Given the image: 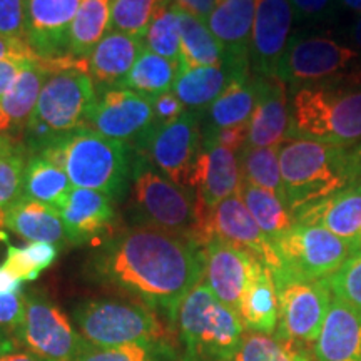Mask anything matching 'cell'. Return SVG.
Returning a JSON list of instances; mask_svg holds the SVG:
<instances>
[{"instance_id":"6da1fadb","label":"cell","mask_w":361,"mask_h":361,"mask_svg":"<svg viewBox=\"0 0 361 361\" xmlns=\"http://www.w3.org/2000/svg\"><path fill=\"white\" fill-rule=\"evenodd\" d=\"M204 252L196 241L142 224L104 239L90 259L94 278L171 323L188 293L204 279Z\"/></svg>"},{"instance_id":"7a4b0ae2","label":"cell","mask_w":361,"mask_h":361,"mask_svg":"<svg viewBox=\"0 0 361 361\" xmlns=\"http://www.w3.org/2000/svg\"><path fill=\"white\" fill-rule=\"evenodd\" d=\"M361 166V144L333 146L311 139L288 137L279 144L284 204L293 214L356 186Z\"/></svg>"},{"instance_id":"3957f363","label":"cell","mask_w":361,"mask_h":361,"mask_svg":"<svg viewBox=\"0 0 361 361\" xmlns=\"http://www.w3.org/2000/svg\"><path fill=\"white\" fill-rule=\"evenodd\" d=\"M290 137L333 146L361 144V90L333 80L296 89L290 104Z\"/></svg>"},{"instance_id":"277c9868","label":"cell","mask_w":361,"mask_h":361,"mask_svg":"<svg viewBox=\"0 0 361 361\" xmlns=\"http://www.w3.org/2000/svg\"><path fill=\"white\" fill-rule=\"evenodd\" d=\"M97 102V90L89 74V62L52 72L45 80L24 139L30 151H42L57 139L87 129Z\"/></svg>"},{"instance_id":"5b68a950","label":"cell","mask_w":361,"mask_h":361,"mask_svg":"<svg viewBox=\"0 0 361 361\" xmlns=\"http://www.w3.org/2000/svg\"><path fill=\"white\" fill-rule=\"evenodd\" d=\"M69 176L72 186L92 189L116 200L129 178V147L119 141L79 129L57 139L39 152Z\"/></svg>"},{"instance_id":"8992f818","label":"cell","mask_w":361,"mask_h":361,"mask_svg":"<svg viewBox=\"0 0 361 361\" xmlns=\"http://www.w3.org/2000/svg\"><path fill=\"white\" fill-rule=\"evenodd\" d=\"M176 323L184 361H233L245 336L239 314L221 303L204 281L184 298Z\"/></svg>"},{"instance_id":"52a82bcc","label":"cell","mask_w":361,"mask_h":361,"mask_svg":"<svg viewBox=\"0 0 361 361\" xmlns=\"http://www.w3.org/2000/svg\"><path fill=\"white\" fill-rule=\"evenodd\" d=\"M133 202L142 226L189 238L202 247L206 213L191 189L178 186L161 173L141 166L134 174Z\"/></svg>"},{"instance_id":"ba28073f","label":"cell","mask_w":361,"mask_h":361,"mask_svg":"<svg viewBox=\"0 0 361 361\" xmlns=\"http://www.w3.org/2000/svg\"><path fill=\"white\" fill-rule=\"evenodd\" d=\"M74 322L90 345L102 348L129 345L156 346L166 328L156 311L123 300H89L74 310Z\"/></svg>"},{"instance_id":"9c48e42d","label":"cell","mask_w":361,"mask_h":361,"mask_svg":"<svg viewBox=\"0 0 361 361\" xmlns=\"http://www.w3.org/2000/svg\"><path fill=\"white\" fill-rule=\"evenodd\" d=\"M281 269L274 279H328L355 255V241L343 239L319 226L298 224L274 241Z\"/></svg>"},{"instance_id":"30bf717a","label":"cell","mask_w":361,"mask_h":361,"mask_svg":"<svg viewBox=\"0 0 361 361\" xmlns=\"http://www.w3.org/2000/svg\"><path fill=\"white\" fill-rule=\"evenodd\" d=\"M278 290V341L286 348L316 343L333 301L328 279H274Z\"/></svg>"},{"instance_id":"8fae6325","label":"cell","mask_w":361,"mask_h":361,"mask_svg":"<svg viewBox=\"0 0 361 361\" xmlns=\"http://www.w3.org/2000/svg\"><path fill=\"white\" fill-rule=\"evenodd\" d=\"M361 56L356 49L331 37H295L278 67L276 78L300 89L303 85L340 79Z\"/></svg>"},{"instance_id":"7c38bea8","label":"cell","mask_w":361,"mask_h":361,"mask_svg":"<svg viewBox=\"0 0 361 361\" xmlns=\"http://www.w3.org/2000/svg\"><path fill=\"white\" fill-rule=\"evenodd\" d=\"M16 336L30 353L52 361H74L87 343L56 305L35 295L27 296L25 314Z\"/></svg>"},{"instance_id":"4fadbf2b","label":"cell","mask_w":361,"mask_h":361,"mask_svg":"<svg viewBox=\"0 0 361 361\" xmlns=\"http://www.w3.org/2000/svg\"><path fill=\"white\" fill-rule=\"evenodd\" d=\"M87 129L119 141L144 146L157 129L151 99L128 89H104L89 117Z\"/></svg>"},{"instance_id":"5bb4252c","label":"cell","mask_w":361,"mask_h":361,"mask_svg":"<svg viewBox=\"0 0 361 361\" xmlns=\"http://www.w3.org/2000/svg\"><path fill=\"white\" fill-rule=\"evenodd\" d=\"M161 174L178 186L192 189V176L202 151V129L197 112L186 111L178 121L161 126L144 142Z\"/></svg>"},{"instance_id":"9a60e30c","label":"cell","mask_w":361,"mask_h":361,"mask_svg":"<svg viewBox=\"0 0 361 361\" xmlns=\"http://www.w3.org/2000/svg\"><path fill=\"white\" fill-rule=\"evenodd\" d=\"M213 238L223 239L251 252L255 258L268 266L273 274L281 269V261L274 245L252 218L239 192L226 197L206 214L204 245Z\"/></svg>"},{"instance_id":"2e32d148","label":"cell","mask_w":361,"mask_h":361,"mask_svg":"<svg viewBox=\"0 0 361 361\" xmlns=\"http://www.w3.org/2000/svg\"><path fill=\"white\" fill-rule=\"evenodd\" d=\"M87 64L85 59L64 56L29 61L0 101V134L8 139L24 137L27 124L37 106L40 90L52 72Z\"/></svg>"},{"instance_id":"e0dca14e","label":"cell","mask_w":361,"mask_h":361,"mask_svg":"<svg viewBox=\"0 0 361 361\" xmlns=\"http://www.w3.org/2000/svg\"><path fill=\"white\" fill-rule=\"evenodd\" d=\"M295 11L290 0H256L250 66L255 75L276 78L278 67L290 45Z\"/></svg>"},{"instance_id":"ac0fdd59","label":"cell","mask_w":361,"mask_h":361,"mask_svg":"<svg viewBox=\"0 0 361 361\" xmlns=\"http://www.w3.org/2000/svg\"><path fill=\"white\" fill-rule=\"evenodd\" d=\"M82 0H25V40L42 59L69 56L72 22Z\"/></svg>"},{"instance_id":"d6986e66","label":"cell","mask_w":361,"mask_h":361,"mask_svg":"<svg viewBox=\"0 0 361 361\" xmlns=\"http://www.w3.org/2000/svg\"><path fill=\"white\" fill-rule=\"evenodd\" d=\"M256 0H216L206 24L224 51V64L236 75L250 74V45Z\"/></svg>"},{"instance_id":"ffe728a7","label":"cell","mask_w":361,"mask_h":361,"mask_svg":"<svg viewBox=\"0 0 361 361\" xmlns=\"http://www.w3.org/2000/svg\"><path fill=\"white\" fill-rule=\"evenodd\" d=\"M202 252L206 264L204 283L221 303L238 313L252 264L258 258L218 238L207 241L202 246Z\"/></svg>"},{"instance_id":"44dd1931","label":"cell","mask_w":361,"mask_h":361,"mask_svg":"<svg viewBox=\"0 0 361 361\" xmlns=\"http://www.w3.org/2000/svg\"><path fill=\"white\" fill-rule=\"evenodd\" d=\"M243 184L238 152L224 146H204L197 157L192 176V189L204 213L239 192Z\"/></svg>"},{"instance_id":"7402d4cb","label":"cell","mask_w":361,"mask_h":361,"mask_svg":"<svg viewBox=\"0 0 361 361\" xmlns=\"http://www.w3.org/2000/svg\"><path fill=\"white\" fill-rule=\"evenodd\" d=\"M256 78L258 99L250 119L246 146H279L290 137V104L286 84L278 78Z\"/></svg>"},{"instance_id":"603a6c76","label":"cell","mask_w":361,"mask_h":361,"mask_svg":"<svg viewBox=\"0 0 361 361\" xmlns=\"http://www.w3.org/2000/svg\"><path fill=\"white\" fill-rule=\"evenodd\" d=\"M112 197L92 189L72 188L64 207L59 213L64 221L67 239L74 245L102 239L114 224L116 211Z\"/></svg>"},{"instance_id":"cb8c5ba5","label":"cell","mask_w":361,"mask_h":361,"mask_svg":"<svg viewBox=\"0 0 361 361\" xmlns=\"http://www.w3.org/2000/svg\"><path fill=\"white\" fill-rule=\"evenodd\" d=\"M313 361H361V313L333 298Z\"/></svg>"},{"instance_id":"d4e9b609","label":"cell","mask_w":361,"mask_h":361,"mask_svg":"<svg viewBox=\"0 0 361 361\" xmlns=\"http://www.w3.org/2000/svg\"><path fill=\"white\" fill-rule=\"evenodd\" d=\"M293 218L298 224L319 226L343 239L355 241L361 233V186H350L301 207Z\"/></svg>"},{"instance_id":"484cf974","label":"cell","mask_w":361,"mask_h":361,"mask_svg":"<svg viewBox=\"0 0 361 361\" xmlns=\"http://www.w3.org/2000/svg\"><path fill=\"white\" fill-rule=\"evenodd\" d=\"M144 49V39L109 30L87 57L90 78L106 89L119 87Z\"/></svg>"},{"instance_id":"4316f807","label":"cell","mask_w":361,"mask_h":361,"mask_svg":"<svg viewBox=\"0 0 361 361\" xmlns=\"http://www.w3.org/2000/svg\"><path fill=\"white\" fill-rule=\"evenodd\" d=\"M246 329L263 335H273L278 328V290L273 273L259 259L252 264L250 279L238 310Z\"/></svg>"},{"instance_id":"83f0119b","label":"cell","mask_w":361,"mask_h":361,"mask_svg":"<svg viewBox=\"0 0 361 361\" xmlns=\"http://www.w3.org/2000/svg\"><path fill=\"white\" fill-rule=\"evenodd\" d=\"M6 228L29 243H51L57 246L67 239L64 221L57 209L24 197L7 211Z\"/></svg>"},{"instance_id":"f1b7e54d","label":"cell","mask_w":361,"mask_h":361,"mask_svg":"<svg viewBox=\"0 0 361 361\" xmlns=\"http://www.w3.org/2000/svg\"><path fill=\"white\" fill-rule=\"evenodd\" d=\"M256 99L258 87L255 75L246 74L234 78L223 94L206 109L207 123L202 133L250 123L256 107Z\"/></svg>"},{"instance_id":"f546056e","label":"cell","mask_w":361,"mask_h":361,"mask_svg":"<svg viewBox=\"0 0 361 361\" xmlns=\"http://www.w3.org/2000/svg\"><path fill=\"white\" fill-rule=\"evenodd\" d=\"M246 75V74H245ZM234 78H238L228 66L196 67L179 72L173 92L189 111H202L218 99Z\"/></svg>"},{"instance_id":"4dcf8cb0","label":"cell","mask_w":361,"mask_h":361,"mask_svg":"<svg viewBox=\"0 0 361 361\" xmlns=\"http://www.w3.org/2000/svg\"><path fill=\"white\" fill-rule=\"evenodd\" d=\"M72 183L64 169L54 164L45 157L34 154L27 161L24 174V194L22 197L29 201H39L61 211L67 196L72 191Z\"/></svg>"},{"instance_id":"1f68e13d","label":"cell","mask_w":361,"mask_h":361,"mask_svg":"<svg viewBox=\"0 0 361 361\" xmlns=\"http://www.w3.org/2000/svg\"><path fill=\"white\" fill-rule=\"evenodd\" d=\"M178 8V7H176ZM180 56H183V71L196 67H214L224 64V51L207 27L206 20L180 11ZM180 71V72H183Z\"/></svg>"},{"instance_id":"d6a6232c","label":"cell","mask_w":361,"mask_h":361,"mask_svg":"<svg viewBox=\"0 0 361 361\" xmlns=\"http://www.w3.org/2000/svg\"><path fill=\"white\" fill-rule=\"evenodd\" d=\"M179 72V66L157 56L146 47L137 57L129 74L126 75V79L121 82L119 89L134 90L141 96L152 99L159 94L173 90Z\"/></svg>"},{"instance_id":"836d02e7","label":"cell","mask_w":361,"mask_h":361,"mask_svg":"<svg viewBox=\"0 0 361 361\" xmlns=\"http://www.w3.org/2000/svg\"><path fill=\"white\" fill-rule=\"evenodd\" d=\"M239 196L268 239L274 241L295 226L293 213L274 192L243 180Z\"/></svg>"},{"instance_id":"e575fe53","label":"cell","mask_w":361,"mask_h":361,"mask_svg":"<svg viewBox=\"0 0 361 361\" xmlns=\"http://www.w3.org/2000/svg\"><path fill=\"white\" fill-rule=\"evenodd\" d=\"M112 0H82L69 35V56L87 59L111 24Z\"/></svg>"},{"instance_id":"d590c367","label":"cell","mask_w":361,"mask_h":361,"mask_svg":"<svg viewBox=\"0 0 361 361\" xmlns=\"http://www.w3.org/2000/svg\"><path fill=\"white\" fill-rule=\"evenodd\" d=\"M243 180L268 189L284 202V189L279 169V146H246L239 154Z\"/></svg>"},{"instance_id":"8d00e7d4","label":"cell","mask_w":361,"mask_h":361,"mask_svg":"<svg viewBox=\"0 0 361 361\" xmlns=\"http://www.w3.org/2000/svg\"><path fill=\"white\" fill-rule=\"evenodd\" d=\"M144 40L149 51L174 62L183 71L179 13L173 4H166L157 11Z\"/></svg>"},{"instance_id":"74e56055","label":"cell","mask_w":361,"mask_h":361,"mask_svg":"<svg viewBox=\"0 0 361 361\" xmlns=\"http://www.w3.org/2000/svg\"><path fill=\"white\" fill-rule=\"evenodd\" d=\"M169 0H112L111 30L146 39V34L157 11Z\"/></svg>"},{"instance_id":"f35d334b","label":"cell","mask_w":361,"mask_h":361,"mask_svg":"<svg viewBox=\"0 0 361 361\" xmlns=\"http://www.w3.org/2000/svg\"><path fill=\"white\" fill-rule=\"evenodd\" d=\"M59 250L51 243H29L24 247L8 246L4 268L20 281H34L57 259Z\"/></svg>"},{"instance_id":"ab89813d","label":"cell","mask_w":361,"mask_h":361,"mask_svg":"<svg viewBox=\"0 0 361 361\" xmlns=\"http://www.w3.org/2000/svg\"><path fill=\"white\" fill-rule=\"evenodd\" d=\"M25 166L24 149L20 146L0 157V228H6L7 211L22 200Z\"/></svg>"},{"instance_id":"60d3db41","label":"cell","mask_w":361,"mask_h":361,"mask_svg":"<svg viewBox=\"0 0 361 361\" xmlns=\"http://www.w3.org/2000/svg\"><path fill=\"white\" fill-rule=\"evenodd\" d=\"M333 298L361 313V251H356L328 278Z\"/></svg>"},{"instance_id":"b9f144b4","label":"cell","mask_w":361,"mask_h":361,"mask_svg":"<svg viewBox=\"0 0 361 361\" xmlns=\"http://www.w3.org/2000/svg\"><path fill=\"white\" fill-rule=\"evenodd\" d=\"M233 361H293L291 353L276 338L263 333H247Z\"/></svg>"},{"instance_id":"7bdbcfd3","label":"cell","mask_w":361,"mask_h":361,"mask_svg":"<svg viewBox=\"0 0 361 361\" xmlns=\"http://www.w3.org/2000/svg\"><path fill=\"white\" fill-rule=\"evenodd\" d=\"M74 361H161L156 356L154 346L129 345L102 348L87 341Z\"/></svg>"},{"instance_id":"ee69618b","label":"cell","mask_w":361,"mask_h":361,"mask_svg":"<svg viewBox=\"0 0 361 361\" xmlns=\"http://www.w3.org/2000/svg\"><path fill=\"white\" fill-rule=\"evenodd\" d=\"M0 34L25 39V0H0Z\"/></svg>"},{"instance_id":"f6af8a7d","label":"cell","mask_w":361,"mask_h":361,"mask_svg":"<svg viewBox=\"0 0 361 361\" xmlns=\"http://www.w3.org/2000/svg\"><path fill=\"white\" fill-rule=\"evenodd\" d=\"M247 134H250V123L218 130H207V133H202V147L224 146L233 149L234 152L243 151L247 144Z\"/></svg>"},{"instance_id":"bcb514c9","label":"cell","mask_w":361,"mask_h":361,"mask_svg":"<svg viewBox=\"0 0 361 361\" xmlns=\"http://www.w3.org/2000/svg\"><path fill=\"white\" fill-rule=\"evenodd\" d=\"M27 296L24 293H8L0 295V328L17 331L25 314Z\"/></svg>"},{"instance_id":"7dc6e473","label":"cell","mask_w":361,"mask_h":361,"mask_svg":"<svg viewBox=\"0 0 361 361\" xmlns=\"http://www.w3.org/2000/svg\"><path fill=\"white\" fill-rule=\"evenodd\" d=\"M151 104H152V109H154L157 128L174 123V121H178L179 117L188 111L186 106L180 102V99L176 96L173 90L152 97Z\"/></svg>"},{"instance_id":"c3c4849f","label":"cell","mask_w":361,"mask_h":361,"mask_svg":"<svg viewBox=\"0 0 361 361\" xmlns=\"http://www.w3.org/2000/svg\"><path fill=\"white\" fill-rule=\"evenodd\" d=\"M298 19L323 20L333 16L336 0H290Z\"/></svg>"},{"instance_id":"681fc988","label":"cell","mask_w":361,"mask_h":361,"mask_svg":"<svg viewBox=\"0 0 361 361\" xmlns=\"http://www.w3.org/2000/svg\"><path fill=\"white\" fill-rule=\"evenodd\" d=\"M37 54L25 39L7 37L0 34V61H39Z\"/></svg>"},{"instance_id":"f907efd6","label":"cell","mask_w":361,"mask_h":361,"mask_svg":"<svg viewBox=\"0 0 361 361\" xmlns=\"http://www.w3.org/2000/svg\"><path fill=\"white\" fill-rule=\"evenodd\" d=\"M29 61H0V101Z\"/></svg>"},{"instance_id":"816d5d0a","label":"cell","mask_w":361,"mask_h":361,"mask_svg":"<svg viewBox=\"0 0 361 361\" xmlns=\"http://www.w3.org/2000/svg\"><path fill=\"white\" fill-rule=\"evenodd\" d=\"M174 7L180 11L191 13L194 17H200L202 20H207L209 13L213 12L216 0H169Z\"/></svg>"},{"instance_id":"f5cc1de1","label":"cell","mask_w":361,"mask_h":361,"mask_svg":"<svg viewBox=\"0 0 361 361\" xmlns=\"http://www.w3.org/2000/svg\"><path fill=\"white\" fill-rule=\"evenodd\" d=\"M24 281L17 279L13 274L0 266V295H8V293H20Z\"/></svg>"},{"instance_id":"db71d44e","label":"cell","mask_w":361,"mask_h":361,"mask_svg":"<svg viewBox=\"0 0 361 361\" xmlns=\"http://www.w3.org/2000/svg\"><path fill=\"white\" fill-rule=\"evenodd\" d=\"M0 361H52L47 358H42V356L35 355V353H27V351H13V353H8L6 356H2Z\"/></svg>"},{"instance_id":"11a10c76","label":"cell","mask_w":361,"mask_h":361,"mask_svg":"<svg viewBox=\"0 0 361 361\" xmlns=\"http://www.w3.org/2000/svg\"><path fill=\"white\" fill-rule=\"evenodd\" d=\"M17 350V340H13L12 336L6 335V331L0 329V358L8 353H13Z\"/></svg>"},{"instance_id":"9f6ffc18","label":"cell","mask_w":361,"mask_h":361,"mask_svg":"<svg viewBox=\"0 0 361 361\" xmlns=\"http://www.w3.org/2000/svg\"><path fill=\"white\" fill-rule=\"evenodd\" d=\"M340 79L341 82L351 85V87H361V66L353 67V69L346 72V74H343Z\"/></svg>"},{"instance_id":"6f0895ef","label":"cell","mask_w":361,"mask_h":361,"mask_svg":"<svg viewBox=\"0 0 361 361\" xmlns=\"http://www.w3.org/2000/svg\"><path fill=\"white\" fill-rule=\"evenodd\" d=\"M350 39L353 40L355 47L358 49V52L361 54V13H360V17H356L355 24H353V27H351Z\"/></svg>"},{"instance_id":"680465c9","label":"cell","mask_w":361,"mask_h":361,"mask_svg":"<svg viewBox=\"0 0 361 361\" xmlns=\"http://www.w3.org/2000/svg\"><path fill=\"white\" fill-rule=\"evenodd\" d=\"M16 146H19V144L13 142L12 139H8V137H6V135L0 134V157H2L4 154H7L8 151H12Z\"/></svg>"},{"instance_id":"91938a15","label":"cell","mask_w":361,"mask_h":361,"mask_svg":"<svg viewBox=\"0 0 361 361\" xmlns=\"http://www.w3.org/2000/svg\"><path fill=\"white\" fill-rule=\"evenodd\" d=\"M343 7L348 8L351 12L361 13V0H338Z\"/></svg>"},{"instance_id":"94428289","label":"cell","mask_w":361,"mask_h":361,"mask_svg":"<svg viewBox=\"0 0 361 361\" xmlns=\"http://www.w3.org/2000/svg\"><path fill=\"white\" fill-rule=\"evenodd\" d=\"M291 353V358H293V361H313V360H310L308 356H306L303 351H298V350H288Z\"/></svg>"},{"instance_id":"6125c7cd","label":"cell","mask_w":361,"mask_h":361,"mask_svg":"<svg viewBox=\"0 0 361 361\" xmlns=\"http://www.w3.org/2000/svg\"><path fill=\"white\" fill-rule=\"evenodd\" d=\"M355 245H356V250L361 251V233H360V236L355 239Z\"/></svg>"},{"instance_id":"be15d7a7","label":"cell","mask_w":361,"mask_h":361,"mask_svg":"<svg viewBox=\"0 0 361 361\" xmlns=\"http://www.w3.org/2000/svg\"><path fill=\"white\" fill-rule=\"evenodd\" d=\"M356 186H361V166H360V174H358V183H356Z\"/></svg>"}]
</instances>
